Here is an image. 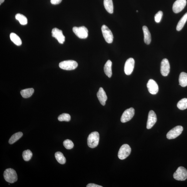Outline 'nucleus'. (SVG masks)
<instances>
[{
    "mask_svg": "<svg viewBox=\"0 0 187 187\" xmlns=\"http://www.w3.org/2000/svg\"><path fill=\"white\" fill-rule=\"evenodd\" d=\"M4 177L6 182L11 183H14L18 179L16 171L14 169L11 168L7 169L5 170Z\"/></svg>",
    "mask_w": 187,
    "mask_h": 187,
    "instance_id": "obj_1",
    "label": "nucleus"
},
{
    "mask_svg": "<svg viewBox=\"0 0 187 187\" xmlns=\"http://www.w3.org/2000/svg\"><path fill=\"white\" fill-rule=\"evenodd\" d=\"M99 140V134L98 132H93L89 134L87 138V144L90 148H95L98 145Z\"/></svg>",
    "mask_w": 187,
    "mask_h": 187,
    "instance_id": "obj_2",
    "label": "nucleus"
},
{
    "mask_svg": "<svg viewBox=\"0 0 187 187\" xmlns=\"http://www.w3.org/2000/svg\"><path fill=\"white\" fill-rule=\"evenodd\" d=\"M78 65V63L73 60L64 61L59 64L60 68L67 71L73 70L77 68Z\"/></svg>",
    "mask_w": 187,
    "mask_h": 187,
    "instance_id": "obj_3",
    "label": "nucleus"
},
{
    "mask_svg": "<svg viewBox=\"0 0 187 187\" xmlns=\"http://www.w3.org/2000/svg\"><path fill=\"white\" fill-rule=\"evenodd\" d=\"M173 177L176 180L181 181L185 180L187 178L186 169L183 167H179L174 174Z\"/></svg>",
    "mask_w": 187,
    "mask_h": 187,
    "instance_id": "obj_4",
    "label": "nucleus"
},
{
    "mask_svg": "<svg viewBox=\"0 0 187 187\" xmlns=\"http://www.w3.org/2000/svg\"><path fill=\"white\" fill-rule=\"evenodd\" d=\"M74 33L79 38L85 39L88 36V30L85 26L74 27L73 28Z\"/></svg>",
    "mask_w": 187,
    "mask_h": 187,
    "instance_id": "obj_5",
    "label": "nucleus"
},
{
    "mask_svg": "<svg viewBox=\"0 0 187 187\" xmlns=\"http://www.w3.org/2000/svg\"><path fill=\"white\" fill-rule=\"evenodd\" d=\"M131 152V148L128 144H125L121 147L118 154V158L123 160L129 156Z\"/></svg>",
    "mask_w": 187,
    "mask_h": 187,
    "instance_id": "obj_6",
    "label": "nucleus"
},
{
    "mask_svg": "<svg viewBox=\"0 0 187 187\" xmlns=\"http://www.w3.org/2000/svg\"><path fill=\"white\" fill-rule=\"evenodd\" d=\"M183 130V127L180 126H176L169 131L167 134L168 139H175L180 135Z\"/></svg>",
    "mask_w": 187,
    "mask_h": 187,
    "instance_id": "obj_7",
    "label": "nucleus"
},
{
    "mask_svg": "<svg viewBox=\"0 0 187 187\" xmlns=\"http://www.w3.org/2000/svg\"><path fill=\"white\" fill-rule=\"evenodd\" d=\"M101 30L106 41L108 43H111L113 41V36L111 30L104 25L102 26Z\"/></svg>",
    "mask_w": 187,
    "mask_h": 187,
    "instance_id": "obj_8",
    "label": "nucleus"
},
{
    "mask_svg": "<svg viewBox=\"0 0 187 187\" xmlns=\"http://www.w3.org/2000/svg\"><path fill=\"white\" fill-rule=\"evenodd\" d=\"M135 113L134 109L131 108L126 109L123 112L121 117V121L122 123H126L133 118Z\"/></svg>",
    "mask_w": 187,
    "mask_h": 187,
    "instance_id": "obj_9",
    "label": "nucleus"
},
{
    "mask_svg": "<svg viewBox=\"0 0 187 187\" xmlns=\"http://www.w3.org/2000/svg\"><path fill=\"white\" fill-rule=\"evenodd\" d=\"M186 4V0H177L173 4V10L174 13H178L185 8Z\"/></svg>",
    "mask_w": 187,
    "mask_h": 187,
    "instance_id": "obj_10",
    "label": "nucleus"
},
{
    "mask_svg": "<svg viewBox=\"0 0 187 187\" xmlns=\"http://www.w3.org/2000/svg\"><path fill=\"white\" fill-rule=\"evenodd\" d=\"M134 59L133 58H130L126 61L125 64L124 71L125 73L127 75L131 74L133 70L134 66Z\"/></svg>",
    "mask_w": 187,
    "mask_h": 187,
    "instance_id": "obj_11",
    "label": "nucleus"
},
{
    "mask_svg": "<svg viewBox=\"0 0 187 187\" xmlns=\"http://www.w3.org/2000/svg\"><path fill=\"white\" fill-rule=\"evenodd\" d=\"M52 36L55 38L61 44H63L65 40V37L64 35L61 30L57 28L52 29Z\"/></svg>",
    "mask_w": 187,
    "mask_h": 187,
    "instance_id": "obj_12",
    "label": "nucleus"
},
{
    "mask_svg": "<svg viewBox=\"0 0 187 187\" xmlns=\"http://www.w3.org/2000/svg\"><path fill=\"white\" fill-rule=\"evenodd\" d=\"M170 64L168 59H163L161 61V72L162 75L168 76L170 72Z\"/></svg>",
    "mask_w": 187,
    "mask_h": 187,
    "instance_id": "obj_13",
    "label": "nucleus"
},
{
    "mask_svg": "<svg viewBox=\"0 0 187 187\" xmlns=\"http://www.w3.org/2000/svg\"><path fill=\"white\" fill-rule=\"evenodd\" d=\"M157 121V116L155 112L153 110L149 111L147 124V128L151 129L156 123Z\"/></svg>",
    "mask_w": 187,
    "mask_h": 187,
    "instance_id": "obj_14",
    "label": "nucleus"
},
{
    "mask_svg": "<svg viewBox=\"0 0 187 187\" xmlns=\"http://www.w3.org/2000/svg\"><path fill=\"white\" fill-rule=\"evenodd\" d=\"M147 87L149 92L152 94H156L158 92L159 88L158 84L153 79L149 80L147 84Z\"/></svg>",
    "mask_w": 187,
    "mask_h": 187,
    "instance_id": "obj_15",
    "label": "nucleus"
},
{
    "mask_svg": "<svg viewBox=\"0 0 187 187\" xmlns=\"http://www.w3.org/2000/svg\"><path fill=\"white\" fill-rule=\"evenodd\" d=\"M97 96L100 103L102 106L105 105L106 102L108 99L106 92L102 87L99 88V91L97 94Z\"/></svg>",
    "mask_w": 187,
    "mask_h": 187,
    "instance_id": "obj_16",
    "label": "nucleus"
},
{
    "mask_svg": "<svg viewBox=\"0 0 187 187\" xmlns=\"http://www.w3.org/2000/svg\"><path fill=\"white\" fill-rule=\"evenodd\" d=\"M143 29L144 36V42L146 44H149L151 43V40L150 32L148 27L146 26H143Z\"/></svg>",
    "mask_w": 187,
    "mask_h": 187,
    "instance_id": "obj_17",
    "label": "nucleus"
},
{
    "mask_svg": "<svg viewBox=\"0 0 187 187\" xmlns=\"http://www.w3.org/2000/svg\"><path fill=\"white\" fill-rule=\"evenodd\" d=\"M112 62L110 60L107 61L104 66V71L106 75L109 78H111L112 76Z\"/></svg>",
    "mask_w": 187,
    "mask_h": 187,
    "instance_id": "obj_18",
    "label": "nucleus"
},
{
    "mask_svg": "<svg viewBox=\"0 0 187 187\" xmlns=\"http://www.w3.org/2000/svg\"><path fill=\"white\" fill-rule=\"evenodd\" d=\"M104 5L105 8L109 13L113 12V5L112 0H104Z\"/></svg>",
    "mask_w": 187,
    "mask_h": 187,
    "instance_id": "obj_19",
    "label": "nucleus"
},
{
    "mask_svg": "<svg viewBox=\"0 0 187 187\" xmlns=\"http://www.w3.org/2000/svg\"><path fill=\"white\" fill-rule=\"evenodd\" d=\"M179 85L182 87L187 86V74L185 72H182L179 75Z\"/></svg>",
    "mask_w": 187,
    "mask_h": 187,
    "instance_id": "obj_20",
    "label": "nucleus"
},
{
    "mask_svg": "<svg viewBox=\"0 0 187 187\" xmlns=\"http://www.w3.org/2000/svg\"><path fill=\"white\" fill-rule=\"evenodd\" d=\"M34 92L33 88H29L22 90L21 91V94L24 98H28L30 97Z\"/></svg>",
    "mask_w": 187,
    "mask_h": 187,
    "instance_id": "obj_21",
    "label": "nucleus"
},
{
    "mask_svg": "<svg viewBox=\"0 0 187 187\" xmlns=\"http://www.w3.org/2000/svg\"><path fill=\"white\" fill-rule=\"evenodd\" d=\"M187 21V12L182 17L178 23L177 25L176 30L178 31H180L183 29L184 25Z\"/></svg>",
    "mask_w": 187,
    "mask_h": 187,
    "instance_id": "obj_22",
    "label": "nucleus"
},
{
    "mask_svg": "<svg viewBox=\"0 0 187 187\" xmlns=\"http://www.w3.org/2000/svg\"><path fill=\"white\" fill-rule=\"evenodd\" d=\"M10 37L11 40L17 46H21L22 44L21 40L16 33H11L10 35Z\"/></svg>",
    "mask_w": 187,
    "mask_h": 187,
    "instance_id": "obj_23",
    "label": "nucleus"
},
{
    "mask_svg": "<svg viewBox=\"0 0 187 187\" xmlns=\"http://www.w3.org/2000/svg\"><path fill=\"white\" fill-rule=\"evenodd\" d=\"M23 135V133L21 132L14 134L10 138L9 140V143L10 144H13L17 140H18L19 139H20Z\"/></svg>",
    "mask_w": 187,
    "mask_h": 187,
    "instance_id": "obj_24",
    "label": "nucleus"
},
{
    "mask_svg": "<svg viewBox=\"0 0 187 187\" xmlns=\"http://www.w3.org/2000/svg\"><path fill=\"white\" fill-rule=\"evenodd\" d=\"M55 157L57 161L60 164H64L66 163V159L61 152L59 151L56 152L55 154Z\"/></svg>",
    "mask_w": 187,
    "mask_h": 187,
    "instance_id": "obj_25",
    "label": "nucleus"
},
{
    "mask_svg": "<svg viewBox=\"0 0 187 187\" xmlns=\"http://www.w3.org/2000/svg\"><path fill=\"white\" fill-rule=\"evenodd\" d=\"M16 19L22 25H26L27 23V19L23 15L19 13L17 14L16 16Z\"/></svg>",
    "mask_w": 187,
    "mask_h": 187,
    "instance_id": "obj_26",
    "label": "nucleus"
},
{
    "mask_svg": "<svg viewBox=\"0 0 187 187\" xmlns=\"http://www.w3.org/2000/svg\"><path fill=\"white\" fill-rule=\"evenodd\" d=\"M177 107L182 110L187 109V99H183L179 101L177 104Z\"/></svg>",
    "mask_w": 187,
    "mask_h": 187,
    "instance_id": "obj_27",
    "label": "nucleus"
},
{
    "mask_svg": "<svg viewBox=\"0 0 187 187\" xmlns=\"http://www.w3.org/2000/svg\"><path fill=\"white\" fill-rule=\"evenodd\" d=\"M32 155L33 154L29 150L24 151L22 154L23 159L25 161H29L30 160Z\"/></svg>",
    "mask_w": 187,
    "mask_h": 187,
    "instance_id": "obj_28",
    "label": "nucleus"
},
{
    "mask_svg": "<svg viewBox=\"0 0 187 187\" xmlns=\"http://www.w3.org/2000/svg\"><path fill=\"white\" fill-rule=\"evenodd\" d=\"M71 116L68 114L63 113L58 117V120L60 121L69 122L71 120Z\"/></svg>",
    "mask_w": 187,
    "mask_h": 187,
    "instance_id": "obj_29",
    "label": "nucleus"
},
{
    "mask_svg": "<svg viewBox=\"0 0 187 187\" xmlns=\"http://www.w3.org/2000/svg\"><path fill=\"white\" fill-rule=\"evenodd\" d=\"M64 147L67 149H71L74 147V144L72 141L69 139H67L64 140L63 143Z\"/></svg>",
    "mask_w": 187,
    "mask_h": 187,
    "instance_id": "obj_30",
    "label": "nucleus"
},
{
    "mask_svg": "<svg viewBox=\"0 0 187 187\" xmlns=\"http://www.w3.org/2000/svg\"><path fill=\"white\" fill-rule=\"evenodd\" d=\"M163 16V12L161 11H159L154 16V20L157 23H159L161 20Z\"/></svg>",
    "mask_w": 187,
    "mask_h": 187,
    "instance_id": "obj_31",
    "label": "nucleus"
},
{
    "mask_svg": "<svg viewBox=\"0 0 187 187\" xmlns=\"http://www.w3.org/2000/svg\"><path fill=\"white\" fill-rule=\"evenodd\" d=\"M62 0H50L51 3L53 5L59 4L61 3Z\"/></svg>",
    "mask_w": 187,
    "mask_h": 187,
    "instance_id": "obj_32",
    "label": "nucleus"
},
{
    "mask_svg": "<svg viewBox=\"0 0 187 187\" xmlns=\"http://www.w3.org/2000/svg\"><path fill=\"white\" fill-rule=\"evenodd\" d=\"M87 187H103V186L100 185H97L96 184L94 183H90L88 184L86 186Z\"/></svg>",
    "mask_w": 187,
    "mask_h": 187,
    "instance_id": "obj_33",
    "label": "nucleus"
},
{
    "mask_svg": "<svg viewBox=\"0 0 187 187\" xmlns=\"http://www.w3.org/2000/svg\"><path fill=\"white\" fill-rule=\"evenodd\" d=\"M4 1L5 0H0V5H1L3 3Z\"/></svg>",
    "mask_w": 187,
    "mask_h": 187,
    "instance_id": "obj_34",
    "label": "nucleus"
},
{
    "mask_svg": "<svg viewBox=\"0 0 187 187\" xmlns=\"http://www.w3.org/2000/svg\"><path fill=\"white\" fill-rule=\"evenodd\" d=\"M137 12H138V11H137Z\"/></svg>",
    "mask_w": 187,
    "mask_h": 187,
    "instance_id": "obj_35",
    "label": "nucleus"
}]
</instances>
